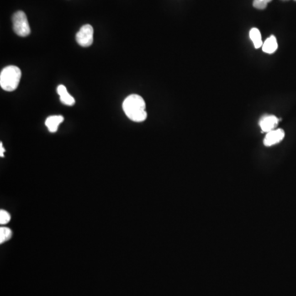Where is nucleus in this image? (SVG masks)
Instances as JSON below:
<instances>
[{
	"label": "nucleus",
	"instance_id": "f257e3e1",
	"mask_svg": "<svg viewBox=\"0 0 296 296\" xmlns=\"http://www.w3.org/2000/svg\"><path fill=\"white\" fill-rule=\"evenodd\" d=\"M123 109L127 117L134 122H143L148 117L145 101L142 96L136 94L130 95L124 100Z\"/></svg>",
	"mask_w": 296,
	"mask_h": 296
},
{
	"label": "nucleus",
	"instance_id": "f03ea898",
	"mask_svg": "<svg viewBox=\"0 0 296 296\" xmlns=\"http://www.w3.org/2000/svg\"><path fill=\"white\" fill-rule=\"evenodd\" d=\"M22 72L19 68L13 65L6 67L0 74V86L4 91H13L19 85Z\"/></svg>",
	"mask_w": 296,
	"mask_h": 296
},
{
	"label": "nucleus",
	"instance_id": "7ed1b4c3",
	"mask_svg": "<svg viewBox=\"0 0 296 296\" xmlns=\"http://www.w3.org/2000/svg\"><path fill=\"white\" fill-rule=\"evenodd\" d=\"M12 27L15 33L19 37H25L31 33L29 22L27 15L22 11L15 12L12 16Z\"/></svg>",
	"mask_w": 296,
	"mask_h": 296
},
{
	"label": "nucleus",
	"instance_id": "20e7f679",
	"mask_svg": "<svg viewBox=\"0 0 296 296\" xmlns=\"http://www.w3.org/2000/svg\"><path fill=\"white\" fill-rule=\"evenodd\" d=\"M93 27L91 25H84L76 33V42L82 47L91 46L93 43Z\"/></svg>",
	"mask_w": 296,
	"mask_h": 296
},
{
	"label": "nucleus",
	"instance_id": "39448f33",
	"mask_svg": "<svg viewBox=\"0 0 296 296\" xmlns=\"http://www.w3.org/2000/svg\"><path fill=\"white\" fill-rule=\"evenodd\" d=\"M285 138V132L283 129L278 128L266 133V137L264 138L263 143L266 147L276 145L277 143H281Z\"/></svg>",
	"mask_w": 296,
	"mask_h": 296
},
{
	"label": "nucleus",
	"instance_id": "423d86ee",
	"mask_svg": "<svg viewBox=\"0 0 296 296\" xmlns=\"http://www.w3.org/2000/svg\"><path fill=\"white\" fill-rule=\"evenodd\" d=\"M279 118L275 115H265L259 121V126L264 133H269L276 129L278 125Z\"/></svg>",
	"mask_w": 296,
	"mask_h": 296
},
{
	"label": "nucleus",
	"instance_id": "0eeeda50",
	"mask_svg": "<svg viewBox=\"0 0 296 296\" xmlns=\"http://www.w3.org/2000/svg\"><path fill=\"white\" fill-rule=\"evenodd\" d=\"M64 118L62 115L49 116L45 120V126L50 133H55L59 128L62 122H64Z\"/></svg>",
	"mask_w": 296,
	"mask_h": 296
},
{
	"label": "nucleus",
	"instance_id": "6e6552de",
	"mask_svg": "<svg viewBox=\"0 0 296 296\" xmlns=\"http://www.w3.org/2000/svg\"><path fill=\"white\" fill-rule=\"evenodd\" d=\"M57 91L60 97V101L66 106H72L75 104V100L74 97L67 91V88L64 85H59L57 88Z\"/></svg>",
	"mask_w": 296,
	"mask_h": 296
},
{
	"label": "nucleus",
	"instance_id": "1a4fd4ad",
	"mask_svg": "<svg viewBox=\"0 0 296 296\" xmlns=\"http://www.w3.org/2000/svg\"><path fill=\"white\" fill-rule=\"evenodd\" d=\"M261 48H262V51L265 52L266 54H273V53H275L277 48H278V44H277L276 37L274 36H271L269 38H267L266 41L264 42Z\"/></svg>",
	"mask_w": 296,
	"mask_h": 296
},
{
	"label": "nucleus",
	"instance_id": "9d476101",
	"mask_svg": "<svg viewBox=\"0 0 296 296\" xmlns=\"http://www.w3.org/2000/svg\"><path fill=\"white\" fill-rule=\"evenodd\" d=\"M249 37L251 39L254 47L256 49H259L260 47L262 46V40H261V32L258 28H252L249 32Z\"/></svg>",
	"mask_w": 296,
	"mask_h": 296
},
{
	"label": "nucleus",
	"instance_id": "9b49d317",
	"mask_svg": "<svg viewBox=\"0 0 296 296\" xmlns=\"http://www.w3.org/2000/svg\"><path fill=\"white\" fill-rule=\"evenodd\" d=\"M12 230L7 227L0 228V244H3L12 237Z\"/></svg>",
	"mask_w": 296,
	"mask_h": 296
},
{
	"label": "nucleus",
	"instance_id": "f8f14e48",
	"mask_svg": "<svg viewBox=\"0 0 296 296\" xmlns=\"http://www.w3.org/2000/svg\"><path fill=\"white\" fill-rule=\"evenodd\" d=\"M271 0H254V7L257 9L262 10L266 8V6Z\"/></svg>",
	"mask_w": 296,
	"mask_h": 296
},
{
	"label": "nucleus",
	"instance_id": "ddd939ff",
	"mask_svg": "<svg viewBox=\"0 0 296 296\" xmlns=\"http://www.w3.org/2000/svg\"><path fill=\"white\" fill-rule=\"evenodd\" d=\"M10 220H11V216L9 213L4 210H1L0 211V224L4 225L10 222Z\"/></svg>",
	"mask_w": 296,
	"mask_h": 296
},
{
	"label": "nucleus",
	"instance_id": "4468645a",
	"mask_svg": "<svg viewBox=\"0 0 296 296\" xmlns=\"http://www.w3.org/2000/svg\"><path fill=\"white\" fill-rule=\"evenodd\" d=\"M4 151L5 149L4 148H3V146H2V143H0V156H1V157H3V156H4Z\"/></svg>",
	"mask_w": 296,
	"mask_h": 296
}]
</instances>
